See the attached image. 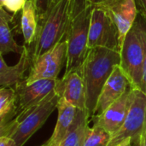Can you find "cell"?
I'll use <instances>...</instances> for the list:
<instances>
[{
	"label": "cell",
	"mask_w": 146,
	"mask_h": 146,
	"mask_svg": "<svg viewBox=\"0 0 146 146\" xmlns=\"http://www.w3.org/2000/svg\"><path fill=\"white\" fill-rule=\"evenodd\" d=\"M136 2L139 6L141 15H146V0H136Z\"/></svg>",
	"instance_id": "484cf974"
},
{
	"label": "cell",
	"mask_w": 146,
	"mask_h": 146,
	"mask_svg": "<svg viewBox=\"0 0 146 146\" xmlns=\"http://www.w3.org/2000/svg\"><path fill=\"white\" fill-rule=\"evenodd\" d=\"M142 16V19L144 20V21L146 23V15H141Z\"/></svg>",
	"instance_id": "1f68e13d"
},
{
	"label": "cell",
	"mask_w": 146,
	"mask_h": 146,
	"mask_svg": "<svg viewBox=\"0 0 146 146\" xmlns=\"http://www.w3.org/2000/svg\"><path fill=\"white\" fill-rule=\"evenodd\" d=\"M131 146H143V143H142V135H141V137H140L139 139L133 141V142L132 143V145Z\"/></svg>",
	"instance_id": "83f0119b"
},
{
	"label": "cell",
	"mask_w": 146,
	"mask_h": 146,
	"mask_svg": "<svg viewBox=\"0 0 146 146\" xmlns=\"http://www.w3.org/2000/svg\"><path fill=\"white\" fill-rule=\"evenodd\" d=\"M38 16L35 1L27 0L21 15V30L24 38V44H33L38 33Z\"/></svg>",
	"instance_id": "2e32d148"
},
{
	"label": "cell",
	"mask_w": 146,
	"mask_h": 146,
	"mask_svg": "<svg viewBox=\"0 0 146 146\" xmlns=\"http://www.w3.org/2000/svg\"><path fill=\"white\" fill-rule=\"evenodd\" d=\"M146 123V96L142 91L133 88L132 101L127 116L122 126L111 135L108 146H119L122 143L139 139Z\"/></svg>",
	"instance_id": "8992f818"
},
{
	"label": "cell",
	"mask_w": 146,
	"mask_h": 146,
	"mask_svg": "<svg viewBox=\"0 0 146 146\" xmlns=\"http://www.w3.org/2000/svg\"><path fill=\"white\" fill-rule=\"evenodd\" d=\"M77 4L78 0H60L39 21L31 51L32 61L49 51L65 38Z\"/></svg>",
	"instance_id": "7a4b0ae2"
},
{
	"label": "cell",
	"mask_w": 146,
	"mask_h": 146,
	"mask_svg": "<svg viewBox=\"0 0 146 146\" xmlns=\"http://www.w3.org/2000/svg\"><path fill=\"white\" fill-rule=\"evenodd\" d=\"M17 95L12 87L0 88V128L10 123L16 116Z\"/></svg>",
	"instance_id": "ac0fdd59"
},
{
	"label": "cell",
	"mask_w": 146,
	"mask_h": 146,
	"mask_svg": "<svg viewBox=\"0 0 146 146\" xmlns=\"http://www.w3.org/2000/svg\"><path fill=\"white\" fill-rule=\"evenodd\" d=\"M6 0H0V7H3Z\"/></svg>",
	"instance_id": "4dcf8cb0"
},
{
	"label": "cell",
	"mask_w": 146,
	"mask_h": 146,
	"mask_svg": "<svg viewBox=\"0 0 146 146\" xmlns=\"http://www.w3.org/2000/svg\"><path fill=\"white\" fill-rule=\"evenodd\" d=\"M60 98V95L54 90L20 122L9 124L0 128V137H9L16 143L17 146H23L44 126L51 113L57 108Z\"/></svg>",
	"instance_id": "277c9868"
},
{
	"label": "cell",
	"mask_w": 146,
	"mask_h": 146,
	"mask_svg": "<svg viewBox=\"0 0 146 146\" xmlns=\"http://www.w3.org/2000/svg\"><path fill=\"white\" fill-rule=\"evenodd\" d=\"M133 87L130 86L125 94L115 103L110 105L101 115L94 116L92 119L93 126L104 128L111 135L115 133L124 123L132 101Z\"/></svg>",
	"instance_id": "7c38bea8"
},
{
	"label": "cell",
	"mask_w": 146,
	"mask_h": 146,
	"mask_svg": "<svg viewBox=\"0 0 146 146\" xmlns=\"http://www.w3.org/2000/svg\"><path fill=\"white\" fill-rule=\"evenodd\" d=\"M142 34H143V39L145 44V62H144V68H143V79H142V86L141 90L143 93L146 96V23L142 19Z\"/></svg>",
	"instance_id": "7402d4cb"
},
{
	"label": "cell",
	"mask_w": 146,
	"mask_h": 146,
	"mask_svg": "<svg viewBox=\"0 0 146 146\" xmlns=\"http://www.w3.org/2000/svg\"><path fill=\"white\" fill-rule=\"evenodd\" d=\"M130 86V82L120 64L116 65L99 94L93 117L101 115L110 105L119 100Z\"/></svg>",
	"instance_id": "8fae6325"
},
{
	"label": "cell",
	"mask_w": 146,
	"mask_h": 146,
	"mask_svg": "<svg viewBox=\"0 0 146 146\" xmlns=\"http://www.w3.org/2000/svg\"><path fill=\"white\" fill-rule=\"evenodd\" d=\"M32 65V56L30 49L24 44L23 52L18 62L14 66H9L5 62L2 55H0V86L15 88L24 80L26 72Z\"/></svg>",
	"instance_id": "5bb4252c"
},
{
	"label": "cell",
	"mask_w": 146,
	"mask_h": 146,
	"mask_svg": "<svg viewBox=\"0 0 146 146\" xmlns=\"http://www.w3.org/2000/svg\"><path fill=\"white\" fill-rule=\"evenodd\" d=\"M60 0H48V10H47V12L57 3V2H59ZM47 14V13H46Z\"/></svg>",
	"instance_id": "4316f807"
},
{
	"label": "cell",
	"mask_w": 146,
	"mask_h": 146,
	"mask_svg": "<svg viewBox=\"0 0 146 146\" xmlns=\"http://www.w3.org/2000/svg\"><path fill=\"white\" fill-rule=\"evenodd\" d=\"M102 7L106 9L117 27L121 47L127 34L137 21L139 14L137 2L136 0H111Z\"/></svg>",
	"instance_id": "30bf717a"
},
{
	"label": "cell",
	"mask_w": 146,
	"mask_h": 146,
	"mask_svg": "<svg viewBox=\"0 0 146 146\" xmlns=\"http://www.w3.org/2000/svg\"><path fill=\"white\" fill-rule=\"evenodd\" d=\"M132 143H133V141H132V140H127V141H126V142L122 143L121 145H120L119 146H131L132 145Z\"/></svg>",
	"instance_id": "f546056e"
},
{
	"label": "cell",
	"mask_w": 146,
	"mask_h": 146,
	"mask_svg": "<svg viewBox=\"0 0 146 146\" xmlns=\"http://www.w3.org/2000/svg\"><path fill=\"white\" fill-rule=\"evenodd\" d=\"M142 143H143V146H146V123L142 133Z\"/></svg>",
	"instance_id": "f1b7e54d"
},
{
	"label": "cell",
	"mask_w": 146,
	"mask_h": 146,
	"mask_svg": "<svg viewBox=\"0 0 146 146\" xmlns=\"http://www.w3.org/2000/svg\"><path fill=\"white\" fill-rule=\"evenodd\" d=\"M89 123L90 121L86 110H78V114L73 127L60 146H83Z\"/></svg>",
	"instance_id": "d6986e66"
},
{
	"label": "cell",
	"mask_w": 146,
	"mask_h": 146,
	"mask_svg": "<svg viewBox=\"0 0 146 146\" xmlns=\"http://www.w3.org/2000/svg\"><path fill=\"white\" fill-rule=\"evenodd\" d=\"M12 21L13 16L7 13L4 8H0V55L2 56L10 52L21 55L24 50V45H19L14 39L9 27Z\"/></svg>",
	"instance_id": "e0dca14e"
},
{
	"label": "cell",
	"mask_w": 146,
	"mask_h": 146,
	"mask_svg": "<svg viewBox=\"0 0 146 146\" xmlns=\"http://www.w3.org/2000/svg\"><path fill=\"white\" fill-rule=\"evenodd\" d=\"M92 6L86 0H78L65 39L67 41V61L65 74L81 68L89 50L88 37Z\"/></svg>",
	"instance_id": "3957f363"
},
{
	"label": "cell",
	"mask_w": 146,
	"mask_h": 146,
	"mask_svg": "<svg viewBox=\"0 0 146 146\" xmlns=\"http://www.w3.org/2000/svg\"><path fill=\"white\" fill-rule=\"evenodd\" d=\"M0 146H17L16 143L9 137H0Z\"/></svg>",
	"instance_id": "cb8c5ba5"
},
{
	"label": "cell",
	"mask_w": 146,
	"mask_h": 146,
	"mask_svg": "<svg viewBox=\"0 0 146 146\" xmlns=\"http://www.w3.org/2000/svg\"><path fill=\"white\" fill-rule=\"evenodd\" d=\"M37 10H38V21L44 18V16L46 15L48 10V0H34Z\"/></svg>",
	"instance_id": "603a6c76"
},
{
	"label": "cell",
	"mask_w": 146,
	"mask_h": 146,
	"mask_svg": "<svg viewBox=\"0 0 146 146\" xmlns=\"http://www.w3.org/2000/svg\"><path fill=\"white\" fill-rule=\"evenodd\" d=\"M120 62L121 55L118 50L104 47L89 49L80 70L86 86V112L90 122L99 94L114 68Z\"/></svg>",
	"instance_id": "6da1fadb"
},
{
	"label": "cell",
	"mask_w": 146,
	"mask_h": 146,
	"mask_svg": "<svg viewBox=\"0 0 146 146\" xmlns=\"http://www.w3.org/2000/svg\"><path fill=\"white\" fill-rule=\"evenodd\" d=\"M111 138V134L104 128L93 126L88 127L83 146H108Z\"/></svg>",
	"instance_id": "ffe728a7"
},
{
	"label": "cell",
	"mask_w": 146,
	"mask_h": 146,
	"mask_svg": "<svg viewBox=\"0 0 146 146\" xmlns=\"http://www.w3.org/2000/svg\"><path fill=\"white\" fill-rule=\"evenodd\" d=\"M58 80L59 79L39 80L29 84L26 83L24 80L18 86H16L15 88L17 95L16 116L9 124H15L23 120L32 110L37 107L50 92L56 89Z\"/></svg>",
	"instance_id": "ba28073f"
},
{
	"label": "cell",
	"mask_w": 146,
	"mask_h": 146,
	"mask_svg": "<svg viewBox=\"0 0 146 146\" xmlns=\"http://www.w3.org/2000/svg\"><path fill=\"white\" fill-rule=\"evenodd\" d=\"M55 91L77 109L86 110V86L80 68L64 74Z\"/></svg>",
	"instance_id": "4fadbf2b"
},
{
	"label": "cell",
	"mask_w": 146,
	"mask_h": 146,
	"mask_svg": "<svg viewBox=\"0 0 146 146\" xmlns=\"http://www.w3.org/2000/svg\"><path fill=\"white\" fill-rule=\"evenodd\" d=\"M67 61V41L64 38L49 51L32 61L29 74L25 80L29 84L39 80H57Z\"/></svg>",
	"instance_id": "9c48e42d"
},
{
	"label": "cell",
	"mask_w": 146,
	"mask_h": 146,
	"mask_svg": "<svg viewBox=\"0 0 146 146\" xmlns=\"http://www.w3.org/2000/svg\"><path fill=\"white\" fill-rule=\"evenodd\" d=\"M120 67L133 88L141 90L145 49L142 34V20L135 24L127 34L120 50Z\"/></svg>",
	"instance_id": "5b68a950"
},
{
	"label": "cell",
	"mask_w": 146,
	"mask_h": 146,
	"mask_svg": "<svg viewBox=\"0 0 146 146\" xmlns=\"http://www.w3.org/2000/svg\"><path fill=\"white\" fill-rule=\"evenodd\" d=\"M40 146H48V145H47V144H46V143H44V144H43L42 145H40Z\"/></svg>",
	"instance_id": "d6a6232c"
},
{
	"label": "cell",
	"mask_w": 146,
	"mask_h": 146,
	"mask_svg": "<svg viewBox=\"0 0 146 146\" xmlns=\"http://www.w3.org/2000/svg\"><path fill=\"white\" fill-rule=\"evenodd\" d=\"M111 0H86V2L90 4L92 7H97V6H103Z\"/></svg>",
	"instance_id": "d4e9b609"
},
{
	"label": "cell",
	"mask_w": 146,
	"mask_h": 146,
	"mask_svg": "<svg viewBox=\"0 0 146 146\" xmlns=\"http://www.w3.org/2000/svg\"><path fill=\"white\" fill-rule=\"evenodd\" d=\"M57 121L50 139L46 142L48 146H60L68 134L76 119L78 110L62 98L57 104Z\"/></svg>",
	"instance_id": "9a60e30c"
},
{
	"label": "cell",
	"mask_w": 146,
	"mask_h": 146,
	"mask_svg": "<svg viewBox=\"0 0 146 146\" xmlns=\"http://www.w3.org/2000/svg\"><path fill=\"white\" fill-rule=\"evenodd\" d=\"M27 0H6L3 6L0 8H4L6 10L12 12L14 14L18 13L21 9L22 10Z\"/></svg>",
	"instance_id": "44dd1931"
},
{
	"label": "cell",
	"mask_w": 146,
	"mask_h": 146,
	"mask_svg": "<svg viewBox=\"0 0 146 146\" xmlns=\"http://www.w3.org/2000/svg\"><path fill=\"white\" fill-rule=\"evenodd\" d=\"M95 47L121 50L117 27L106 9L102 6L93 7L91 15L88 48Z\"/></svg>",
	"instance_id": "52a82bcc"
}]
</instances>
